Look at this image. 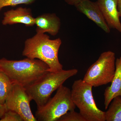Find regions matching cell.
<instances>
[{"label":"cell","instance_id":"1","mask_svg":"<svg viewBox=\"0 0 121 121\" xmlns=\"http://www.w3.org/2000/svg\"><path fill=\"white\" fill-rule=\"evenodd\" d=\"M0 71L5 74L13 83L27 87L50 72V68L38 59L26 58L20 60L0 59Z\"/></svg>","mask_w":121,"mask_h":121},{"label":"cell","instance_id":"2","mask_svg":"<svg viewBox=\"0 0 121 121\" xmlns=\"http://www.w3.org/2000/svg\"><path fill=\"white\" fill-rule=\"evenodd\" d=\"M62 41L60 38L51 39L45 33H36L25 42L22 55L26 58L38 59L47 64L50 71L57 72L63 70L58 52Z\"/></svg>","mask_w":121,"mask_h":121},{"label":"cell","instance_id":"3","mask_svg":"<svg viewBox=\"0 0 121 121\" xmlns=\"http://www.w3.org/2000/svg\"><path fill=\"white\" fill-rule=\"evenodd\" d=\"M78 72L76 69L49 72L34 84L26 87V91L36 103L37 108L41 107L47 103L55 91Z\"/></svg>","mask_w":121,"mask_h":121},{"label":"cell","instance_id":"4","mask_svg":"<svg viewBox=\"0 0 121 121\" xmlns=\"http://www.w3.org/2000/svg\"><path fill=\"white\" fill-rule=\"evenodd\" d=\"M93 87L82 79L75 80L72 86V99L86 121H106L105 112L99 109L95 104Z\"/></svg>","mask_w":121,"mask_h":121},{"label":"cell","instance_id":"5","mask_svg":"<svg viewBox=\"0 0 121 121\" xmlns=\"http://www.w3.org/2000/svg\"><path fill=\"white\" fill-rule=\"evenodd\" d=\"M76 107L72 99L71 90L62 85L53 97L37 108L35 117L37 121H58L68 111L74 110Z\"/></svg>","mask_w":121,"mask_h":121},{"label":"cell","instance_id":"6","mask_svg":"<svg viewBox=\"0 0 121 121\" xmlns=\"http://www.w3.org/2000/svg\"><path fill=\"white\" fill-rule=\"evenodd\" d=\"M115 61L114 52H103L88 68L82 80L94 87L111 83L115 73Z\"/></svg>","mask_w":121,"mask_h":121},{"label":"cell","instance_id":"7","mask_svg":"<svg viewBox=\"0 0 121 121\" xmlns=\"http://www.w3.org/2000/svg\"><path fill=\"white\" fill-rule=\"evenodd\" d=\"M32 100L25 87L13 83L5 104L8 110L17 113L24 121H37L30 108V103Z\"/></svg>","mask_w":121,"mask_h":121},{"label":"cell","instance_id":"8","mask_svg":"<svg viewBox=\"0 0 121 121\" xmlns=\"http://www.w3.org/2000/svg\"><path fill=\"white\" fill-rule=\"evenodd\" d=\"M79 12L92 21L106 33H109L110 28L104 19L97 2L84 0L75 6Z\"/></svg>","mask_w":121,"mask_h":121},{"label":"cell","instance_id":"9","mask_svg":"<svg viewBox=\"0 0 121 121\" xmlns=\"http://www.w3.org/2000/svg\"><path fill=\"white\" fill-rule=\"evenodd\" d=\"M96 2L109 28L121 33V23L117 9L118 0H97Z\"/></svg>","mask_w":121,"mask_h":121},{"label":"cell","instance_id":"10","mask_svg":"<svg viewBox=\"0 0 121 121\" xmlns=\"http://www.w3.org/2000/svg\"><path fill=\"white\" fill-rule=\"evenodd\" d=\"M35 21L30 9L19 7L5 12L2 24L7 25L21 23L26 26H32L35 25Z\"/></svg>","mask_w":121,"mask_h":121},{"label":"cell","instance_id":"11","mask_svg":"<svg viewBox=\"0 0 121 121\" xmlns=\"http://www.w3.org/2000/svg\"><path fill=\"white\" fill-rule=\"evenodd\" d=\"M35 25L36 33H48L55 36L60 30V20L55 13H44L35 18Z\"/></svg>","mask_w":121,"mask_h":121},{"label":"cell","instance_id":"12","mask_svg":"<svg viewBox=\"0 0 121 121\" xmlns=\"http://www.w3.org/2000/svg\"><path fill=\"white\" fill-rule=\"evenodd\" d=\"M115 68L111 85L106 88L104 93V104L106 110L114 98L121 96V56L116 59Z\"/></svg>","mask_w":121,"mask_h":121},{"label":"cell","instance_id":"13","mask_svg":"<svg viewBox=\"0 0 121 121\" xmlns=\"http://www.w3.org/2000/svg\"><path fill=\"white\" fill-rule=\"evenodd\" d=\"M105 112L106 121H121V96L114 98Z\"/></svg>","mask_w":121,"mask_h":121},{"label":"cell","instance_id":"14","mask_svg":"<svg viewBox=\"0 0 121 121\" xmlns=\"http://www.w3.org/2000/svg\"><path fill=\"white\" fill-rule=\"evenodd\" d=\"M13 83L5 74L0 71V104H5Z\"/></svg>","mask_w":121,"mask_h":121},{"label":"cell","instance_id":"15","mask_svg":"<svg viewBox=\"0 0 121 121\" xmlns=\"http://www.w3.org/2000/svg\"><path fill=\"white\" fill-rule=\"evenodd\" d=\"M36 0H0V12L4 7H14L21 4H29Z\"/></svg>","mask_w":121,"mask_h":121},{"label":"cell","instance_id":"16","mask_svg":"<svg viewBox=\"0 0 121 121\" xmlns=\"http://www.w3.org/2000/svg\"><path fill=\"white\" fill-rule=\"evenodd\" d=\"M58 121H86L80 113L75 110L68 111L60 117Z\"/></svg>","mask_w":121,"mask_h":121},{"label":"cell","instance_id":"17","mask_svg":"<svg viewBox=\"0 0 121 121\" xmlns=\"http://www.w3.org/2000/svg\"><path fill=\"white\" fill-rule=\"evenodd\" d=\"M0 121H24L21 116L14 111L8 110L5 112Z\"/></svg>","mask_w":121,"mask_h":121},{"label":"cell","instance_id":"18","mask_svg":"<svg viewBox=\"0 0 121 121\" xmlns=\"http://www.w3.org/2000/svg\"><path fill=\"white\" fill-rule=\"evenodd\" d=\"M64 0L68 4L74 5L75 7L76 5L78 4L84 0Z\"/></svg>","mask_w":121,"mask_h":121},{"label":"cell","instance_id":"19","mask_svg":"<svg viewBox=\"0 0 121 121\" xmlns=\"http://www.w3.org/2000/svg\"><path fill=\"white\" fill-rule=\"evenodd\" d=\"M8 110L5 104H0V119L4 114L5 112Z\"/></svg>","mask_w":121,"mask_h":121},{"label":"cell","instance_id":"20","mask_svg":"<svg viewBox=\"0 0 121 121\" xmlns=\"http://www.w3.org/2000/svg\"><path fill=\"white\" fill-rule=\"evenodd\" d=\"M117 9L119 17H121V0H118Z\"/></svg>","mask_w":121,"mask_h":121}]
</instances>
